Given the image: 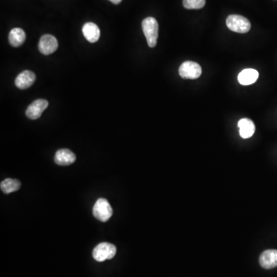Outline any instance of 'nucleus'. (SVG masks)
I'll return each instance as SVG.
<instances>
[{"label":"nucleus","instance_id":"obj_5","mask_svg":"<svg viewBox=\"0 0 277 277\" xmlns=\"http://www.w3.org/2000/svg\"><path fill=\"white\" fill-rule=\"evenodd\" d=\"M179 73L183 79H196L202 74V68L198 63L186 61L180 65Z\"/></svg>","mask_w":277,"mask_h":277},{"label":"nucleus","instance_id":"obj_15","mask_svg":"<svg viewBox=\"0 0 277 277\" xmlns=\"http://www.w3.org/2000/svg\"><path fill=\"white\" fill-rule=\"evenodd\" d=\"M21 183L17 179H5L1 182L0 188L5 194L13 193L20 189Z\"/></svg>","mask_w":277,"mask_h":277},{"label":"nucleus","instance_id":"obj_6","mask_svg":"<svg viewBox=\"0 0 277 277\" xmlns=\"http://www.w3.org/2000/svg\"><path fill=\"white\" fill-rule=\"evenodd\" d=\"M59 43L55 36L52 35H43L39 43V50L43 55H49L54 54L58 49Z\"/></svg>","mask_w":277,"mask_h":277},{"label":"nucleus","instance_id":"obj_11","mask_svg":"<svg viewBox=\"0 0 277 277\" xmlns=\"http://www.w3.org/2000/svg\"><path fill=\"white\" fill-rule=\"evenodd\" d=\"M83 34L87 41L97 43L100 37V28L93 23H86L83 26Z\"/></svg>","mask_w":277,"mask_h":277},{"label":"nucleus","instance_id":"obj_12","mask_svg":"<svg viewBox=\"0 0 277 277\" xmlns=\"http://www.w3.org/2000/svg\"><path fill=\"white\" fill-rule=\"evenodd\" d=\"M238 127L239 129V135L243 139L252 137L256 130V126L253 121L247 118L240 119L238 122Z\"/></svg>","mask_w":277,"mask_h":277},{"label":"nucleus","instance_id":"obj_9","mask_svg":"<svg viewBox=\"0 0 277 277\" xmlns=\"http://www.w3.org/2000/svg\"><path fill=\"white\" fill-rule=\"evenodd\" d=\"M260 264L263 268L270 270L277 267V250H267L260 257Z\"/></svg>","mask_w":277,"mask_h":277},{"label":"nucleus","instance_id":"obj_10","mask_svg":"<svg viewBox=\"0 0 277 277\" xmlns=\"http://www.w3.org/2000/svg\"><path fill=\"white\" fill-rule=\"evenodd\" d=\"M76 157L71 150L61 149L55 153L54 161L57 165L69 166L76 161Z\"/></svg>","mask_w":277,"mask_h":277},{"label":"nucleus","instance_id":"obj_17","mask_svg":"<svg viewBox=\"0 0 277 277\" xmlns=\"http://www.w3.org/2000/svg\"><path fill=\"white\" fill-rule=\"evenodd\" d=\"M111 2L112 3L115 4V5H118V4L122 2V0H110Z\"/></svg>","mask_w":277,"mask_h":277},{"label":"nucleus","instance_id":"obj_3","mask_svg":"<svg viewBox=\"0 0 277 277\" xmlns=\"http://www.w3.org/2000/svg\"><path fill=\"white\" fill-rule=\"evenodd\" d=\"M226 26L232 32L246 33L250 31L251 24L244 16L239 15H230L226 19Z\"/></svg>","mask_w":277,"mask_h":277},{"label":"nucleus","instance_id":"obj_14","mask_svg":"<svg viewBox=\"0 0 277 277\" xmlns=\"http://www.w3.org/2000/svg\"><path fill=\"white\" fill-rule=\"evenodd\" d=\"M26 38V33L23 29L14 28L9 34V44L13 47H19L23 45Z\"/></svg>","mask_w":277,"mask_h":277},{"label":"nucleus","instance_id":"obj_2","mask_svg":"<svg viewBox=\"0 0 277 277\" xmlns=\"http://www.w3.org/2000/svg\"><path fill=\"white\" fill-rule=\"evenodd\" d=\"M93 217L100 222H107L112 216V209L106 199L100 198L96 202L93 209Z\"/></svg>","mask_w":277,"mask_h":277},{"label":"nucleus","instance_id":"obj_16","mask_svg":"<svg viewBox=\"0 0 277 277\" xmlns=\"http://www.w3.org/2000/svg\"><path fill=\"white\" fill-rule=\"evenodd\" d=\"M183 6L188 9H200L204 7L206 0H183Z\"/></svg>","mask_w":277,"mask_h":277},{"label":"nucleus","instance_id":"obj_13","mask_svg":"<svg viewBox=\"0 0 277 277\" xmlns=\"http://www.w3.org/2000/svg\"><path fill=\"white\" fill-rule=\"evenodd\" d=\"M258 78V71L253 69H246L239 73L238 81L243 86H249L256 83Z\"/></svg>","mask_w":277,"mask_h":277},{"label":"nucleus","instance_id":"obj_8","mask_svg":"<svg viewBox=\"0 0 277 277\" xmlns=\"http://www.w3.org/2000/svg\"><path fill=\"white\" fill-rule=\"evenodd\" d=\"M36 80V75L34 72L30 70H25L18 75L15 79V84L17 88L20 90H26L30 88Z\"/></svg>","mask_w":277,"mask_h":277},{"label":"nucleus","instance_id":"obj_1","mask_svg":"<svg viewBox=\"0 0 277 277\" xmlns=\"http://www.w3.org/2000/svg\"><path fill=\"white\" fill-rule=\"evenodd\" d=\"M142 29L149 47L154 48L157 46L159 34V24L157 19L154 17H147L143 19Z\"/></svg>","mask_w":277,"mask_h":277},{"label":"nucleus","instance_id":"obj_7","mask_svg":"<svg viewBox=\"0 0 277 277\" xmlns=\"http://www.w3.org/2000/svg\"><path fill=\"white\" fill-rule=\"evenodd\" d=\"M48 101L43 100V99L33 102L26 110V116L30 119H39L41 116L43 111L48 107Z\"/></svg>","mask_w":277,"mask_h":277},{"label":"nucleus","instance_id":"obj_4","mask_svg":"<svg viewBox=\"0 0 277 277\" xmlns=\"http://www.w3.org/2000/svg\"><path fill=\"white\" fill-rule=\"evenodd\" d=\"M115 253H116V247L114 245L109 243H102L94 248L93 257L97 261L104 262L113 258Z\"/></svg>","mask_w":277,"mask_h":277}]
</instances>
